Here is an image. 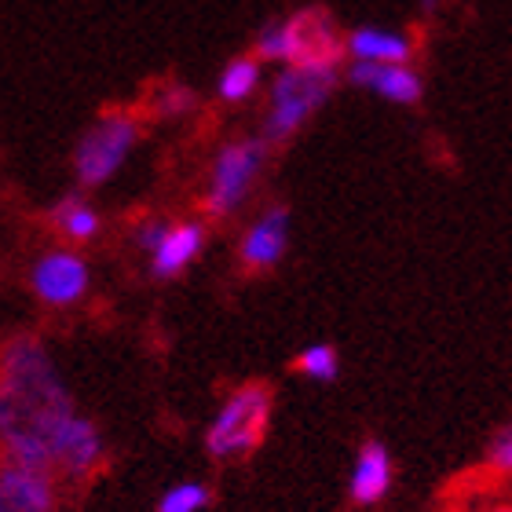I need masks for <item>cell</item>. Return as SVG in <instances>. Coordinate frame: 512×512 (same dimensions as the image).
<instances>
[{
	"label": "cell",
	"mask_w": 512,
	"mask_h": 512,
	"mask_svg": "<svg viewBox=\"0 0 512 512\" xmlns=\"http://www.w3.org/2000/svg\"><path fill=\"white\" fill-rule=\"evenodd\" d=\"M74 414L70 392L37 337H15L0 352V447L22 469H52V439Z\"/></svg>",
	"instance_id": "1"
},
{
	"label": "cell",
	"mask_w": 512,
	"mask_h": 512,
	"mask_svg": "<svg viewBox=\"0 0 512 512\" xmlns=\"http://www.w3.org/2000/svg\"><path fill=\"white\" fill-rule=\"evenodd\" d=\"M271 403H275V392L260 381H249L242 388H235L231 399L220 406V414L213 417L209 432H205V450L220 461L249 458L267 436Z\"/></svg>",
	"instance_id": "2"
},
{
	"label": "cell",
	"mask_w": 512,
	"mask_h": 512,
	"mask_svg": "<svg viewBox=\"0 0 512 512\" xmlns=\"http://www.w3.org/2000/svg\"><path fill=\"white\" fill-rule=\"evenodd\" d=\"M337 66H286L271 85V110L264 121V143H286L300 125L333 96Z\"/></svg>",
	"instance_id": "3"
},
{
	"label": "cell",
	"mask_w": 512,
	"mask_h": 512,
	"mask_svg": "<svg viewBox=\"0 0 512 512\" xmlns=\"http://www.w3.org/2000/svg\"><path fill=\"white\" fill-rule=\"evenodd\" d=\"M139 139V121L125 110H110L85 128V136L74 147V172L81 187H103L121 169V161L132 154Z\"/></svg>",
	"instance_id": "4"
},
{
	"label": "cell",
	"mask_w": 512,
	"mask_h": 512,
	"mask_svg": "<svg viewBox=\"0 0 512 512\" xmlns=\"http://www.w3.org/2000/svg\"><path fill=\"white\" fill-rule=\"evenodd\" d=\"M267 158V143L264 139H235V143H224L220 154L213 161V180H209V191H205V213L224 220L246 202L249 191H253L256 176L264 169Z\"/></svg>",
	"instance_id": "5"
},
{
	"label": "cell",
	"mask_w": 512,
	"mask_h": 512,
	"mask_svg": "<svg viewBox=\"0 0 512 512\" xmlns=\"http://www.w3.org/2000/svg\"><path fill=\"white\" fill-rule=\"evenodd\" d=\"M282 22V63L286 66H341L344 41L330 11L304 8Z\"/></svg>",
	"instance_id": "6"
},
{
	"label": "cell",
	"mask_w": 512,
	"mask_h": 512,
	"mask_svg": "<svg viewBox=\"0 0 512 512\" xmlns=\"http://www.w3.org/2000/svg\"><path fill=\"white\" fill-rule=\"evenodd\" d=\"M33 293L52 304V308H70L88 293V264L74 249H52L44 253L30 271Z\"/></svg>",
	"instance_id": "7"
},
{
	"label": "cell",
	"mask_w": 512,
	"mask_h": 512,
	"mask_svg": "<svg viewBox=\"0 0 512 512\" xmlns=\"http://www.w3.org/2000/svg\"><path fill=\"white\" fill-rule=\"evenodd\" d=\"M103 461V436L99 428L81 414H70L52 439V465L70 480H85Z\"/></svg>",
	"instance_id": "8"
},
{
	"label": "cell",
	"mask_w": 512,
	"mask_h": 512,
	"mask_svg": "<svg viewBox=\"0 0 512 512\" xmlns=\"http://www.w3.org/2000/svg\"><path fill=\"white\" fill-rule=\"evenodd\" d=\"M289 246V205H267L264 213L256 216V224L246 231L242 246H238V260L246 271H271V267L286 256Z\"/></svg>",
	"instance_id": "9"
},
{
	"label": "cell",
	"mask_w": 512,
	"mask_h": 512,
	"mask_svg": "<svg viewBox=\"0 0 512 512\" xmlns=\"http://www.w3.org/2000/svg\"><path fill=\"white\" fill-rule=\"evenodd\" d=\"M55 487L52 476L41 469L8 465L0 472V512H52Z\"/></svg>",
	"instance_id": "10"
},
{
	"label": "cell",
	"mask_w": 512,
	"mask_h": 512,
	"mask_svg": "<svg viewBox=\"0 0 512 512\" xmlns=\"http://www.w3.org/2000/svg\"><path fill=\"white\" fill-rule=\"evenodd\" d=\"M348 81L359 88H370V92H377L381 99H392V103H417L425 96L421 77L406 63H359L355 59L348 66Z\"/></svg>",
	"instance_id": "11"
},
{
	"label": "cell",
	"mask_w": 512,
	"mask_h": 512,
	"mask_svg": "<svg viewBox=\"0 0 512 512\" xmlns=\"http://www.w3.org/2000/svg\"><path fill=\"white\" fill-rule=\"evenodd\" d=\"M392 491V454L381 439H366L359 447V458H355L352 483H348V494H352L355 505H377L388 498Z\"/></svg>",
	"instance_id": "12"
},
{
	"label": "cell",
	"mask_w": 512,
	"mask_h": 512,
	"mask_svg": "<svg viewBox=\"0 0 512 512\" xmlns=\"http://www.w3.org/2000/svg\"><path fill=\"white\" fill-rule=\"evenodd\" d=\"M205 246V227L187 220V224H169V231L161 235L158 249L150 253V271L158 278H176L198 260Z\"/></svg>",
	"instance_id": "13"
},
{
	"label": "cell",
	"mask_w": 512,
	"mask_h": 512,
	"mask_svg": "<svg viewBox=\"0 0 512 512\" xmlns=\"http://www.w3.org/2000/svg\"><path fill=\"white\" fill-rule=\"evenodd\" d=\"M344 55H352L359 63H406L410 59V41L399 33L384 30H352L344 37Z\"/></svg>",
	"instance_id": "14"
},
{
	"label": "cell",
	"mask_w": 512,
	"mask_h": 512,
	"mask_svg": "<svg viewBox=\"0 0 512 512\" xmlns=\"http://www.w3.org/2000/svg\"><path fill=\"white\" fill-rule=\"evenodd\" d=\"M52 227L63 238H70V242H92L99 235V213L85 198L70 194V198H63L52 209Z\"/></svg>",
	"instance_id": "15"
},
{
	"label": "cell",
	"mask_w": 512,
	"mask_h": 512,
	"mask_svg": "<svg viewBox=\"0 0 512 512\" xmlns=\"http://www.w3.org/2000/svg\"><path fill=\"white\" fill-rule=\"evenodd\" d=\"M260 85V59H249V55H238L224 66V74L216 81V92L224 103H242L249 99Z\"/></svg>",
	"instance_id": "16"
},
{
	"label": "cell",
	"mask_w": 512,
	"mask_h": 512,
	"mask_svg": "<svg viewBox=\"0 0 512 512\" xmlns=\"http://www.w3.org/2000/svg\"><path fill=\"white\" fill-rule=\"evenodd\" d=\"M209 505V487L198 480L187 483H172L169 491L161 494L158 512H202Z\"/></svg>",
	"instance_id": "17"
},
{
	"label": "cell",
	"mask_w": 512,
	"mask_h": 512,
	"mask_svg": "<svg viewBox=\"0 0 512 512\" xmlns=\"http://www.w3.org/2000/svg\"><path fill=\"white\" fill-rule=\"evenodd\" d=\"M297 370L311 381H333L337 370H341V359H337V348L333 344H311L308 352L297 355Z\"/></svg>",
	"instance_id": "18"
},
{
	"label": "cell",
	"mask_w": 512,
	"mask_h": 512,
	"mask_svg": "<svg viewBox=\"0 0 512 512\" xmlns=\"http://www.w3.org/2000/svg\"><path fill=\"white\" fill-rule=\"evenodd\" d=\"M191 107H194V92L183 85H169L158 96V110L165 114V118H180V114H187Z\"/></svg>",
	"instance_id": "19"
},
{
	"label": "cell",
	"mask_w": 512,
	"mask_h": 512,
	"mask_svg": "<svg viewBox=\"0 0 512 512\" xmlns=\"http://www.w3.org/2000/svg\"><path fill=\"white\" fill-rule=\"evenodd\" d=\"M487 465L494 472H509L512 469V432L502 428L498 436L491 439V450H487Z\"/></svg>",
	"instance_id": "20"
},
{
	"label": "cell",
	"mask_w": 512,
	"mask_h": 512,
	"mask_svg": "<svg viewBox=\"0 0 512 512\" xmlns=\"http://www.w3.org/2000/svg\"><path fill=\"white\" fill-rule=\"evenodd\" d=\"M169 231V224L165 220H147V224L139 227V235H136V246L139 249H147V253H154L158 249V242H161V235Z\"/></svg>",
	"instance_id": "21"
},
{
	"label": "cell",
	"mask_w": 512,
	"mask_h": 512,
	"mask_svg": "<svg viewBox=\"0 0 512 512\" xmlns=\"http://www.w3.org/2000/svg\"><path fill=\"white\" fill-rule=\"evenodd\" d=\"M491 512H509V505H498V509H491Z\"/></svg>",
	"instance_id": "22"
}]
</instances>
